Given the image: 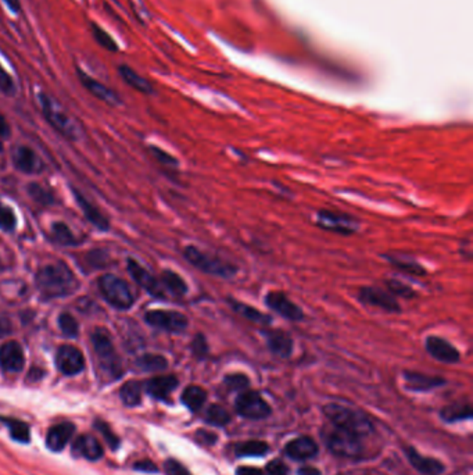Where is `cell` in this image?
<instances>
[{
	"label": "cell",
	"mask_w": 473,
	"mask_h": 475,
	"mask_svg": "<svg viewBox=\"0 0 473 475\" xmlns=\"http://www.w3.org/2000/svg\"><path fill=\"white\" fill-rule=\"evenodd\" d=\"M37 285L46 299L68 296L78 288L73 271L64 263H54L40 269Z\"/></svg>",
	"instance_id": "cell-1"
},
{
	"label": "cell",
	"mask_w": 473,
	"mask_h": 475,
	"mask_svg": "<svg viewBox=\"0 0 473 475\" xmlns=\"http://www.w3.org/2000/svg\"><path fill=\"white\" fill-rule=\"evenodd\" d=\"M184 256L186 262L198 269V271L212 276V277L221 278V279H232L237 276L239 269L235 264L224 262L220 257L211 256L203 250H200L196 246L189 245L184 250Z\"/></svg>",
	"instance_id": "cell-2"
},
{
	"label": "cell",
	"mask_w": 473,
	"mask_h": 475,
	"mask_svg": "<svg viewBox=\"0 0 473 475\" xmlns=\"http://www.w3.org/2000/svg\"><path fill=\"white\" fill-rule=\"evenodd\" d=\"M323 413L333 423L335 427L343 428L355 435H368L373 430L371 420L364 413L345 407L342 404L329 403L323 407Z\"/></svg>",
	"instance_id": "cell-3"
},
{
	"label": "cell",
	"mask_w": 473,
	"mask_h": 475,
	"mask_svg": "<svg viewBox=\"0 0 473 475\" xmlns=\"http://www.w3.org/2000/svg\"><path fill=\"white\" fill-rule=\"evenodd\" d=\"M38 102H40L42 113L47 122L57 129L61 135H64L67 139L76 141L80 136V128H79L77 121L70 117L68 113L61 107V105L54 100L52 96L47 93H40L38 95Z\"/></svg>",
	"instance_id": "cell-4"
},
{
	"label": "cell",
	"mask_w": 473,
	"mask_h": 475,
	"mask_svg": "<svg viewBox=\"0 0 473 475\" xmlns=\"http://www.w3.org/2000/svg\"><path fill=\"white\" fill-rule=\"evenodd\" d=\"M316 221L318 228L343 237H352L359 231V221L349 213L322 209L316 211Z\"/></svg>",
	"instance_id": "cell-5"
},
{
	"label": "cell",
	"mask_w": 473,
	"mask_h": 475,
	"mask_svg": "<svg viewBox=\"0 0 473 475\" xmlns=\"http://www.w3.org/2000/svg\"><path fill=\"white\" fill-rule=\"evenodd\" d=\"M99 288L104 299L117 309H129L133 302L135 296L131 286L121 278L106 274L99 279Z\"/></svg>",
	"instance_id": "cell-6"
},
{
	"label": "cell",
	"mask_w": 473,
	"mask_h": 475,
	"mask_svg": "<svg viewBox=\"0 0 473 475\" xmlns=\"http://www.w3.org/2000/svg\"><path fill=\"white\" fill-rule=\"evenodd\" d=\"M357 299L361 305L379 309L385 313L395 315L401 312V306L389 291L385 288H378V286H362L358 289Z\"/></svg>",
	"instance_id": "cell-7"
},
{
	"label": "cell",
	"mask_w": 473,
	"mask_h": 475,
	"mask_svg": "<svg viewBox=\"0 0 473 475\" xmlns=\"http://www.w3.org/2000/svg\"><path fill=\"white\" fill-rule=\"evenodd\" d=\"M325 442L329 450L342 457H357L362 452L359 436L343 428L335 427L325 435Z\"/></svg>",
	"instance_id": "cell-8"
},
{
	"label": "cell",
	"mask_w": 473,
	"mask_h": 475,
	"mask_svg": "<svg viewBox=\"0 0 473 475\" xmlns=\"http://www.w3.org/2000/svg\"><path fill=\"white\" fill-rule=\"evenodd\" d=\"M92 342L100 368L112 377H119L121 374V363L109 335L104 331H97L93 334Z\"/></svg>",
	"instance_id": "cell-9"
},
{
	"label": "cell",
	"mask_w": 473,
	"mask_h": 475,
	"mask_svg": "<svg viewBox=\"0 0 473 475\" xmlns=\"http://www.w3.org/2000/svg\"><path fill=\"white\" fill-rule=\"evenodd\" d=\"M264 305L279 317L287 319V321H293V322H299L303 321L306 318V313L304 310L296 303L293 302L286 292L283 291H270L265 296H264Z\"/></svg>",
	"instance_id": "cell-10"
},
{
	"label": "cell",
	"mask_w": 473,
	"mask_h": 475,
	"mask_svg": "<svg viewBox=\"0 0 473 475\" xmlns=\"http://www.w3.org/2000/svg\"><path fill=\"white\" fill-rule=\"evenodd\" d=\"M235 407L237 414L249 420H263L271 414V406L254 391H243L237 396Z\"/></svg>",
	"instance_id": "cell-11"
},
{
	"label": "cell",
	"mask_w": 473,
	"mask_h": 475,
	"mask_svg": "<svg viewBox=\"0 0 473 475\" xmlns=\"http://www.w3.org/2000/svg\"><path fill=\"white\" fill-rule=\"evenodd\" d=\"M145 319L152 327L171 334L185 332L189 327L188 317L175 310H150L145 315Z\"/></svg>",
	"instance_id": "cell-12"
},
{
	"label": "cell",
	"mask_w": 473,
	"mask_h": 475,
	"mask_svg": "<svg viewBox=\"0 0 473 475\" xmlns=\"http://www.w3.org/2000/svg\"><path fill=\"white\" fill-rule=\"evenodd\" d=\"M425 349L431 356L440 363L455 364L461 360L460 351L443 336L429 335L425 341Z\"/></svg>",
	"instance_id": "cell-13"
},
{
	"label": "cell",
	"mask_w": 473,
	"mask_h": 475,
	"mask_svg": "<svg viewBox=\"0 0 473 475\" xmlns=\"http://www.w3.org/2000/svg\"><path fill=\"white\" fill-rule=\"evenodd\" d=\"M56 367L64 375H77L85 368V357L76 346L63 345L56 355Z\"/></svg>",
	"instance_id": "cell-14"
},
{
	"label": "cell",
	"mask_w": 473,
	"mask_h": 475,
	"mask_svg": "<svg viewBox=\"0 0 473 475\" xmlns=\"http://www.w3.org/2000/svg\"><path fill=\"white\" fill-rule=\"evenodd\" d=\"M77 76H78L79 82L85 86L88 92H90L95 98L99 100L104 102L109 106H119L122 103L121 98L117 92L102 83L100 81L90 77L88 73H85L82 69L77 67Z\"/></svg>",
	"instance_id": "cell-15"
},
{
	"label": "cell",
	"mask_w": 473,
	"mask_h": 475,
	"mask_svg": "<svg viewBox=\"0 0 473 475\" xmlns=\"http://www.w3.org/2000/svg\"><path fill=\"white\" fill-rule=\"evenodd\" d=\"M265 336V342L271 353L280 358H289L294 351V341L292 335L283 329L268 328L263 332Z\"/></svg>",
	"instance_id": "cell-16"
},
{
	"label": "cell",
	"mask_w": 473,
	"mask_h": 475,
	"mask_svg": "<svg viewBox=\"0 0 473 475\" xmlns=\"http://www.w3.org/2000/svg\"><path fill=\"white\" fill-rule=\"evenodd\" d=\"M128 271L132 276V278L145 289L148 291L152 296L155 298H165L164 295V289L161 286V283L158 282L156 278L153 277L145 267H142L136 260L129 259L128 262Z\"/></svg>",
	"instance_id": "cell-17"
},
{
	"label": "cell",
	"mask_w": 473,
	"mask_h": 475,
	"mask_svg": "<svg viewBox=\"0 0 473 475\" xmlns=\"http://www.w3.org/2000/svg\"><path fill=\"white\" fill-rule=\"evenodd\" d=\"M24 363V353L18 342L8 341L0 346V367L6 373H20Z\"/></svg>",
	"instance_id": "cell-18"
},
{
	"label": "cell",
	"mask_w": 473,
	"mask_h": 475,
	"mask_svg": "<svg viewBox=\"0 0 473 475\" xmlns=\"http://www.w3.org/2000/svg\"><path fill=\"white\" fill-rule=\"evenodd\" d=\"M76 433V426L70 421L56 424L49 428L46 434V446L52 452H61L68 442L73 439Z\"/></svg>",
	"instance_id": "cell-19"
},
{
	"label": "cell",
	"mask_w": 473,
	"mask_h": 475,
	"mask_svg": "<svg viewBox=\"0 0 473 475\" xmlns=\"http://www.w3.org/2000/svg\"><path fill=\"white\" fill-rule=\"evenodd\" d=\"M74 456L96 462L103 457V446L93 435H80L73 443Z\"/></svg>",
	"instance_id": "cell-20"
},
{
	"label": "cell",
	"mask_w": 473,
	"mask_h": 475,
	"mask_svg": "<svg viewBox=\"0 0 473 475\" xmlns=\"http://www.w3.org/2000/svg\"><path fill=\"white\" fill-rule=\"evenodd\" d=\"M285 453L297 462H304L309 459H313L318 453V446L316 440L309 436H300L297 439H293L287 443Z\"/></svg>",
	"instance_id": "cell-21"
},
{
	"label": "cell",
	"mask_w": 473,
	"mask_h": 475,
	"mask_svg": "<svg viewBox=\"0 0 473 475\" xmlns=\"http://www.w3.org/2000/svg\"><path fill=\"white\" fill-rule=\"evenodd\" d=\"M404 381L407 385V389L417 391V392H426L432 391L434 388H438L445 384V381L440 377H432L415 371H404Z\"/></svg>",
	"instance_id": "cell-22"
},
{
	"label": "cell",
	"mask_w": 473,
	"mask_h": 475,
	"mask_svg": "<svg viewBox=\"0 0 473 475\" xmlns=\"http://www.w3.org/2000/svg\"><path fill=\"white\" fill-rule=\"evenodd\" d=\"M228 305L231 306V309L237 313L239 316L251 321L253 324L256 325H260V327H270L273 324V317L263 313L261 310H258L257 307L254 306H250L241 300H237L235 298H228L227 299Z\"/></svg>",
	"instance_id": "cell-23"
},
{
	"label": "cell",
	"mask_w": 473,
	"mask_h": 475,
	"mask_svg": "<svg viewBox=\"0 0 473 475\" xmlns=\"http://www.w3.org/2000/svg\"><path fill=\"white\" fill-rule=\"evenodd\" d=\"M178 384L179 381L175 375H160L149 380L145 385V389L149 395L157 400H167L176 389Z\"/></svg>",
	"instance_id": "cell-24"
},
{
	"label": "cell",
	"mask_w": 473,
	"mask_h": 475,
	"mask_svg": "<svg viewBox=\"0 0 473 475\" xmlns=\"http://www.w3.org/2000/svg\"><path fill=\"white\" fill-rule=\"evenodd\" d=\"M13 160H14L16 167L18 170H21L23 172L35 174V172H40L43 170V163L38 158V155L34 151H31L30 148H25V146H20V148L16 149V152L13 155Z\"/></svg>",
	"instance_id": "cell-25"
},
{
	"label": "cell",
	"mask_w": 473,
	"mask_h": 475,
	"mask_svg": "<svg viewBox=\"0 0 473 475\" xmlns=\"http://www.w3.org/2000/svg\"><path fill=\"white\" fill-rule=\"evenodd\" d=\"M407 456L411 462V464L422 474L438 475L444 471V466L432 457H424L421 456L414 447L407 449Z\"/></svg>",
	"instance_id": "cell-26"
},
{
	"label": "cell",
	"mask_w": 473,
	"mask_h": 475,
	"mask_svg": "<svg viewBox=\"0 0 473 475\" xmlns=\"http://www.w3.org/2000/svg\"><path fill=\"white\" fill-rule=\"evenodd\" d=\"M388 263H390L395 270L412 276V277H426L428 270L418 262L409 257H400L397 254H385L383 256Z\"/></svg>",
	"instance_id": "cell-27"
},
{
	"label": "cell",
	"mask_w": 473,
	"mask_h": 475,
	"mask_svg": "<svg viewBox=\"0 0 473 475\" xmlns=\"http://www.w3.org/2000/svg\"><path fill=\"white\" fill-rule=\"evenodd\" d=\"M119 77L121 79L131 86L132 89L140 92V93H146L150 95L155 92L152 83L146 78H143L142 76H139L133 69H131L128 64H121L119 67Z\"/></svg>",
	"instance_id": "cell-28"
},
{
	"label": "cell",
	"mask_w": 473,
	"mask_h": 475,
	"mask_svg": "<svg viewBox=\"0 0 473 475\" xmlns=\"http://www.w3.org/2000/svg\"><path fill=\"white\" fill-rule=\"evenodd\" d=\"M74 197L77 199L78 201L79 207L82 209V211L85 213L86 218L95 225L97 227L99 230H103V231H107L109 230V221L107 218L90 203L86 199L83 198L78 191H74Z\"/></svg>",
	"instance_id": "cell-29"
},
{
	"label": "cell",
	"mask_w": 473,
	"mask_h": 475,
	"mask_svg": "<svg viewBox=\"0 0 473 475\" xmlns=\"http://www.w3.org/2000/svg\"><path fill=\"white\" fill-rule=\"evenodd\" d=\"M161 286H164L174 296H185L189 291L186 281L172 270H165L161 274Z\"/></svg>",
	"instance_id": "cell-30"
},
{
	"label": "cell",
	"mask_w": 473,
	"mask_h": 475,
	"mask_svg": "<svg viewBox=\"0 0 473 475\" xmlns=\"http://www.w3.org/2000/svg\"><path fill=\"white\" fill-rule=\"evenodd\" d=\"M0 421H3L6 424V427L8 428L10 436L20 442V443H28L31 439V430L30 426L21 420L17 418H6V417H0Z\"/></svg>",
	"instance_id": "cell-31"
},
{
	"label": "cell",
	"mask_w": 473,
	"mask_h": 475,
	"mask_svg": "<svg viewBox=\"0 0 473 475\" xmlns=\"http://www.w3.org/2000/svg\"><path fill=\"white\" fill-rule=\"evenodd\" d=\"M205 399H207V392L198 385H189L182 392V403L191 411H198L204 406Z\"/></svg>",
	"instance_id": "cell-32"
},
{
	"label": "cell",
	"mask_w": 473,
	"mask_h": 475,
	"mask_svg": "<svg viewBox=\"0 0 473 475\" xmlns=\"http://www.w3.org/2000/svg\"><path fill=\"white\" fill-rule=\"evenodd\" d=\"M270 447L263 440H247L243 443H239L235 447L236 456L239 457H260L265 456L268 453Z\"/></svg>",
	"instance_id": "cell-33"
},
{
	"label": "cell",
	"mask_w": 473,
	"mask_h": 475,
	"mask_svg": "<svg viewBox=\"0 0 473 475\" xmlns=\"http://www.w3.org/2000/svg\"><path fill=\"white\" fill-rule=\"evenodd\" d=\"M142 384L138 381H128L126 384L122 385L121 391H119V396L121 400L125 406L128 407H135L138 404H140L142 401Z\"/></svg>",
	"instance_id": "cell-34"
},
{
	"label": "cell",
	"mask_w": 473,
	"mask_h": 475,
	"mask_svg": "<svg viewBox=\"0 0 473 475\" xmlns=\"http://www.w3.org/2000/svg\"><path fill=\"white\" fill-rule=\"evenodd\" d=\"M89 27H90V33H92L93 40H96V43H97L100 47H103L104 50L112 52V53H117V52H119V43L116 42V40H114V38H113L104 28H102V27H100L97 23H95V21H92V23L89 24Z\"/></svg>",
	"instance_id": "cell-35"
},
{
	"label": "cell",
	"mask_w": 473,
	"mask_h": 475,
	"mask_svg": "<svg viewBox=\"0 0 473 475\" xmlns=\"http://www.w3.org/2000/svg\"><path fill=\"white\" fill-rule=\"evenodd\" d=\"M136 364L142 371L157 373V371H164L168 367V360L161 355L146 353L138 358Z\"/></svg>",
	"instance_id": "cell-36"
},
{
	"label": "cell",
	"mask_w": 473,
	"mask_h": 475,
	"mask_svg": "<svg viewBox=\"0 0 473 475\" xmlns=\"http://www.w3.org/2000/svg\"><path fill=\"white\" fill-rule=\"evenodd\" d=\"M472 417V409L469 404L448 406L441 411V418L447 423H455L461 420H469Z\"/></svg>",
	"instance_id": "cell-37"
},
{
	"label": "cell",
	"mask_w": 473,
	"mask_h": 475,
	"mask_svg": "<svg viewBox=\"0 0 473 475\" xmlns=\"http://www.w3.org/2000/svg\"><path fill=\"white\" fill-rule=\"evenodd\" d=\"M385 289L389 291L395 298L414 299L418 295V292L412 286H409V285H407V283H404L398 279H395V278H390V279L385 281Z\"/></svg>",
	"instance_id": "cell-38"
},
{
	"label": "cell",
	"mask_w": 473,
	"mask_h": 475,
	"mask_svg": "<svg viewBox=\"0 0 473 475\" xmlns=\"http://www.w3.org/2000/svg\"><path fill=\"white\" fill-rule=\"evenodd\" d=\"M205 421L215 427H224L231 421V416L224 407L218 404H211L205 411Z\"/></svg>",
	"instance_id": "cell-39"
},
{
	"label": "cell",
	"mask_w": 473,
	"mask_h": 475,
	"mask_svg": "<svg viewBox=\"0 0 473 475\" xmlns=\"http://www.w3.org/2000/svg\"><path fill=\"white\" fill-rule=\"evenodd\" d=\"M52 238L54 242L60 243V245H77L78 240L77 238L74 237V234L71 233V230L68 228L67 224L64 223H54L52 225Z\"/></svg>",
	"instance_id": "cell-40"
},
{
	"label": "cell",
	"mask_w": 473,
	"mask_h": 475,
	"mask_svg": "<svg viewBox=\"0 0 473 475\" xmlns=\"http://www.w3.org/2000/svg\"><path fill=\"white\" fill-rule=\"evenodd\" d=\"M59 325L63 334L68 338H76L78 335L79 327L77 319L68 313H63L59 318Z\"/></svg>",
	"instance_id": "cell-41"
},
{
	"label": "cell",
	"mask_w": 473,
	"mask_h": 475,
	"mask_svg": "<svg viewBox=\"0 0 473 475\" xmlns=\"http://www.w3.org/2000/svg\"><path fill=\"white\" fill-rule=\"evenodd\" d=\"M95 428L102 434L103 439H104V442H106L112 449H117V447H119V436L113 433V430L110 428V426H109L106 421H103V420H97V421L95 423Z\"/></svg>",
	"instance_id": "cell-42"
},
{
	"label": "cell",
	"mask_w": 473,
	"mask_h": 475,
	"mask_svg": "<svg viewBox=\"0 0 473 475\" xmlns=\"http://www.w3.org/2000/svg\"><path fill=\"white\" fill-rule=\"evenodd\" d=\"M224 384L231 389V391H244L249 385L250 381L244 374H229L224 378Z\"/></svg>",
	"instance_id": "cell-43"
},
{
	"label": "cell",
	"mask_w": 473,
	"mask_h": 475,
	"mask_svg": "<svg viewBox=\"0 0 473 475\" xmlns=\"http://www.w3.org/2000/svg\"><path fill=\"white\" fill-rule=\"evenodd\" d=\"M0 92L6 96H14L17 92L14 79L11 78V76L4 70L1 64H0Z\"/></svg>",
	"instance_id": "cell-44"
},
{
	"label": "cell",
	"mask_w": 473,
	"mask_h": 475,
	"mask_svg": "<svg viewBox=\"0 0 473 475\" xmlns=\"http://www.w3.org/2000/svg\"><path fill=\"white\" fill-rule=\"evenodd\" d=\"M14 227H16L14 213L8 207L0 204V228L10 233L14 230Z\"/></svg>",
	"instance_id": "cell-45"
},
{
	"label": "cell",
	"mask_w": 473,
	"mask_h": 475,
	"mask_svg": "<svg viewBox=\"0 0 473 475\" xmlns=\"http://www.w3.org/2000/svg\"><path fill=\"white\" fill-rule=\"evenodd\" d=\"M192 352L198 358H204L208 355V344L203 334H198L192 341Z\"/></svg>",
	"instance_id": "cell-46"
},
{
	"label": "cell",
	"mask_w": 473,
	"mask_h": 475,
	"mask_svg": "<svg viewBox=\"0 0 473 475\" xmlns=\"http://www.w3.org/2000/svg\"><path fill=\"white\" fill-rule=\"evenodd\" d=\"M28 191H30V195L35 199V201H38L40 204H50L53 201L52 195L49 192H46V189L42 188L40 185L32 184V185H30Z\"/></svg>",
	"instance_id": "cell-47"
},
{
	"label": "cell",
	"mask_w": 473,
	"mask_h": 475,
	"mask_svg": "<svg viewBox=\"0 0 473 475\" xmlns=\"http://www.w3.org/2000/svg\"><path fill=\"white\" fill-rule=\"evenodd\" d=\"M165 471L168 475H192L188 469H185L179 462L169 459L165 462Z\"/></svg>",
	"instance_id": "cell-48"
},
{
	"label": "cell",
	"mask_w": 473,
	"mask_h": 475,
	"mask_svg": "<svg viewBox=\"0 0 473 475\" xmlns=\"http://www.w3.org/2000/svg\"><path fill=\"white\" fill-rule=\"evenodd\" d=\"M268 475H289V467L282 460H273L267 464Z\"/></svg>",
	"instance_id": "cell-49"
},
{
	"label": "cell",
	"mask_w": 473,
	"mask_h": 475,
	"mask_svg": "<svg viewBox=\"0 0 473 475\" xmlns=\"http://www.w3.org/2000/svg\"><path fill=\"white\" fill-rule=\"evenodd\" d=\"M150 151H152V153L155 155V158H157L160 163H162L165 165H178L176 158H172L171 155H168L165 151L158 149V148H155V146Z\"/></svg>",
	"instance_id": "cell-50"
},
{
	"label": "cell",
	"mask_w": 473,
	"mask_h": 475,
	"mask_svg": "<svg viewBox=\"0 0 473 475\" xmlns=\"http://www.w3.org/2000/svg\"><path fill=\"white\" fill-rule=\"evenodd\" d=\"M133 469L138 470V471H142V473H157L158 471L157 466L150 460L138 462V463L133 464Z\"/></svg>",
	"instance_id": "cell-51"
},
{
	"label": "cell",
	"mask_w": 473,
	"mask_h": 475,
	"mask_svg": "<svg viewBox=\"0 0 473 475\" xmlns=\"http://www.w3.org/2000/svg\"><path fill=\"white\" fill-rule=\"evenodd\" d=\"M198 440L204 445H214V442L217 440V435H214L212 433L200 430L198 431Z\"/></svg>",
	"instance_id": "cell-52"
},
{
	"label": "cell",
	"mask_w": 473,
	"mask_h": 475,
	"mask_svg": "<svg viewBox=\"0 0 473 475\" xmlns=\"http://www.w3.org/2000/svg\"><path fill=\"white\" fill-rule=\"evenodd\" d=\"M461 254L462 257H467L468 260L472 257V242H471V238H467V239H462L461 242Z\"/></svg>",
	"instance_id": "cell-53"
},
{
	"label": "cell",
	"mask_w": 473,
	"mask_h": 475,
	"mask_svg": "<svg viewBox=\"0 0 473 475\" xmlns=\"http://www.w3.org/2000/svg\"><path fill=\"white\" fill-rule=\"evenodd\" d=\"M236 475H263V471L254 467H239Z\"/></svg>",
	"instance_id": "cell-54"
},
{
	"label": "cell",
	"mask_w": 473,
	"mask_h": 475,
	"mask_svg": "<svg viewBox=\"0 0 473 475\" xmlns=\"http://www.w3.org/2000/svg\"><path fill=\"white\" fill-rule=\"evenodd\" d=\"M7 7L13 11V13H20L21 11V1L20 0H3Z\"/></svg>",
	"instance_id": "cell-55"
},
{
	"label": "cell",
	"mask_w": 473,
	"mask_h": 475,
	"mask_svg": "<svg viewBox=\"0 0 473 475\" xmlns=\"http://www.w3.org/2000/svg\"><path fill=\"white\" fill-rule=\"evenodd\" d=\"M10 135V128H8V124L7 121L4 119V117L0 115V136L6 138Z\"/></svg>",
	"instance_id": "cell-56"
},
{
	"label": "cell",
	"mask_w": 473,
	"mask_h": 475,
	"mask_svg": "<svg viewBox=\"0 0 473 475\" xmlns=\"http://www.w3.org/2000/svg\"><path fill=\"white\" fill-rule=\"evenodd\" d=\"M299 475H321V471L316 470L314 467H309V466H306V467H301V469L299 470Z\"/></svg>",
	"instance_id": "cell-57"
},
{
	"label": "cell",
	"mask_w": 473,
	"mask_h": 475,
	"mask_svg": "<svg viewBox=\"0 0 473 475\" xmlns=\"http://www.w3.org/2000/svg\"><path fill=\"white\" fill-rule=\"evenodd\" d=\"M34 375H35V368H32V370H31V373H30V377H31V378H32ZM42 375H43V371L40 370V377H35V380H40V378H42Z\"/></svg>",
	"instance_id": "cell-58"
},
{
	"label": "cell",
	"mask_w": 473,
	"mask_h": 475,
	"mask_svg": "<svg viewBox=\"0 0 473 475\" xmlns=\"http://www.w3.org/2000/svg\"><path fill=\"white\" fill-rule=\"evenodd\" d=\"M0 151H1V143H0Z\"/></svg>",
	"instance_id": "cell-59"
}]
</instances>
